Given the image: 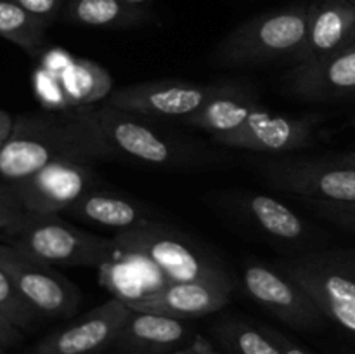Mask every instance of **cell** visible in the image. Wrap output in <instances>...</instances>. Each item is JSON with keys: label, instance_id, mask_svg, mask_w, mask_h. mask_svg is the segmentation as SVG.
<instances>
[{"label": "cell", "instance_id": "6da1fadb", "mask_svg": "<svg viewBox=\"0 0 355 354\" xmlns=\"http://www.w3.org/2000/svg\"><path fill=\"white\" fill-rule=\"evenodd\" d=\"M62 156L107 160L103 144L78 108L23 115L0 149V179L14 186Z\"/></svg>", "mask_w": 355, "mask_h": 354}, {"label": "cell", "instance_id": "7a4b0ae2", "mask_svg": "<svg viewBox=\"0 0 355 354\" xmlns=\"http://www.w3.org/2000/svg\"><path fill=\"white\" fill-rule=\"evenodd\" d=\"M78 111L101 141L107 160L159 169H182L205 160L196 146L166 130L155 118L104 103L78 108Z\"/></svg>", "mask_w": 355, "mask_h": 354}, {"label": "cell", "instance_id": "3957f363", "mask_svg": "<svg viewBox=\"0 0 355 354\" xmlns=\"http://www.w3.org/2000/svg\"><path fill=\"white\" fill-rule=\"evenodd\" d=\"M307 44V6L259 14L225 35L214 52L220 68H255L270 62H300Z\"/></svg>", "mask_w": 355, "mask_h": 354}, {"label": "cell", "instance_id": "277c9868", "mask_svg": "<svg viewBox=\"0 0 355 354\" xmlns=\"http://www.w3.org/2000/svg\"><path fill=\"white\" fill-rule=\"evenodd\" d=\"M113 239L118 252L144 260L162 274L163 281H214L234 287L231 274L215 253L163 222L149 221L116 233Z\"/></svg>", "mask_w": 355, "mask_h": 354}, {"label": "cell", "instance_id": "5b68a950", "mask_svg": "<svg viewBox=\"0 0 355 354\" xmlns=\"http://www.w3.org/2000/svg\"><path fill=\"white\" fill-rule=\"evenodd\" d=\"M3 243L51 266L101 267L118 253L113 238L94 235L64 221L61 214H28Z\"/></svg>", "mask_w": 355, "mask_h": 354}, {"label": "cell", "instance_id": "8992f818", "mask_svg": "<svg viewBox=\"0 0 355 354\" xmlns=\"http://www.w3.org/2000/svg\"><path fill=\"white\" fill-rule=\"evenodd\" d=\"M277 266L314 298L326 318L355 335V248L319 246Z\"/></svg>", "mask_w": 355, "mask_h": 354}, {"label": "cell", "instance_id": "52a82bcc", "mask_svg": "<svg viewBox=\"0 0 355 354\" xmlns=\"http://www.w3.org/2000/svg\"><path fill=\"white\" fill-rule=\"evenodd\" d=\"M236 82L200 83L180 78L151 80L113 90L104 104L155 120L184 121Z\"/></svg>", "mask_w": 355, "mask_h": 354}, {"label": "cell", "instance_id": "ba28073f", "mask_svg": "<svg viewBox=\"0 0 355 354\" xmlns=\"http://www.w3.org/2000/svg\"><path fill=\"white\" fill-rule=\"evenodd\" d=\"M241 281L252 301L291 328L315 332L328 321L314 298L277 264L272 266L260 260H246Z\"/></svg>", "mask_w": 355, "mask_h": 354}, {"label": "cell", "instance_id": "9c48e42d", "mask_svg": "<svg viewBox=\"0 0 355 354\" xmlns=\"http://www.w3.org/2000/svg\"><path fill=\"white\" fill-rule=\"evenodd\" d=\"M259 169L277 189L311 200L355 203V167L342 158H269Z\"/></svg>", "mask_w": 355, "mask_h": 354}, {"label": "cell", "instance_id": "30bf717a", "mask_svg": "<svg viewBox=\"0 0 355 354\" xmlns=\"http://www.w3.org/2000/svg\"><path fill=\"white\" fill-rule=\"evenodd\" d=\"M0 267L9 274L19 294L38 316L51 319L71 318L78 311L82 292L71 280L62 276L55 266L0 242Z\"/></svg>", "mask_w": 355, "mask_h": 354}, {"label": "cell", "instance_id": "8fae6325", "mask_svg": "<svg viewBox=\"0 0 355 354\" xmlns=\"http://www.w3.org/2000/svg\"><path fill=\"white\" fill-rule=\"evenodd\" d=\"M94 160L62 156L19 184H14L21 205L28 214H62L87 191L99 184Z\"/></svg>", "mask_w": 355, "mask_h": 354}, {"label": "cell", "instance_id": "7c38bea8", "mask_svg": "<svg viewBox=\"0 0 355 354\" xmlns=\"http://www.w3.org/2000/svg\"><path fill=\"white\" fill-rule=\"evenodd\" d=\"M319 124L318 115H272L263 108L238 130L214 135V141L231 149L283 155L309 148L318 137Z\"/></svg>", "mask_w": 355, "mask_h": 354}, {"label": "cell", "instance_id": "4fadbf2b", "mask_svg": "<svg viewBox=\"0 0 355 354\" xmlns=\"http://www.w3.org/2000/svg\"><path fill=\"white\" fill-rule=\"evenodd\" d=\"M132 314L123 298L113 297L82 318L49 333L33 354H99L113 347L118 333Z\"/></svg>", "mask_w": 355, "mask_h": 354}, {"label": "cell", "instance_id": "5bb4252c", "mask_svg": "<svg viewBox=\"0 0 355 354\" xmlns=\"http://www.w3.org/2000/svg\"><path fill=\"white\" fill-rule=\"evenodd\" d=\"M231 285L214 281H163L149 294L127 302L134 311L194 319L220 311L231 301Z\"/></svg>", "mask_w": 355, "mask_h": 354}, {"label": "cell", "instance_id": "9a60e30c", "mask_svg": "<svg viewBox=\"0 0 355 354\" xmlns=\"http://www.w3.org/2000/svg\"><path fill=\"white\" fill-rule=\"evenodd\" d=\"M286 85L291 96L311 103L355 99V44L319 61L298 62Z\"/></svg>", "mask_w": 355, "mask_h": 354}, {"label": "cell", "instance_id": "2e32d148", "mask_svg": "<svg viewBox=\"0 0 355 354\" xmlns=\"http://www.w3.org/2000/svg\"><path fill=\"white\" fill-rule=\"evenodd\" d=\"M239 214L252 222L262 235L281 245L295 248H309L307 245L318 242L319 233L304 221L291 207L277 198L262 193H243L236 198ZM305 250V252H307Z\"/></svg>", "mask_w": 355, "mask_h": 354}, {"label": "cell", "instance_id": "e0dca14e", "mask_svg": "<svg viewBox=\"0 0 355 354\" xmlns=\"http://www.w3.org/2000/svg\"><path fill=\"white\" fill-rule=\"evenodd\" d=\"M355 44V3L315 0L307 6V44L304 61H319Z\"/></svg>", "mask_w": 355, "mask_h": 354}, {"label": "cell", "instance_id": "ac0fdd59", "mask_svg": "<svg viewBox=\"0 0 355 354\" xmlns=\"http://www.w3.org/2000/svg\"><path fill=\"white\" fill-rule=\"evenodd\" d=\"M189 335L186 319L132 309L113 349L120 354H172L186 346Z\"/></svg>", "mask_w": 355, "mask_h": 354}, {"label": "cell", "instance_id": "d6986e66", "mask_svg": "<svg viewBox=\"0 0 355 354\" xmlns=\"http://www.w3.org/2000/svg\"><path fill=\"white\" fill-rule=\"evenodd\" d=\"M62 214L85 224L113 229L114 233L127 231L149 221H156L151 208L146 207L144 203L132 200L125 194L104 191L101 187L87 191Z\"/></svg>", "mask_w": 355, "mask_h": 354}, {"label": "cell", "instance_id": "ffe728a7", "mask_svg": "<svg viewBox=\"0 0 355 354\" xmlns=\"http://www.w3.org/2000/svg\"><path fill=\"white\" fill-rule=\"evenodd\" d=\"M262 110L263 106L259 103V97L253 90L241 83H234L231 89L208 101L200 111L186 118L182 124L210 132L211 135H222L238 130L253 115Z\"/></svg>", "mask_w": 355, "mask_h": 354}, {"label": "cell", "instance_id": "44dd1931", "mask_svg": "<svg viewBox=\"0 0 355 354\" xmlns=\"http://www.w3.org/2000/svg\"><path fill=\"white\" fill-rule=\"evenodd\" d=\"M62 19L78 26L127 30L148 23L151 14L127 0H68Z\"/></svg>", "mask_w": 355, "mask_h": 354}, {"label": "cell", "instance_id": "7402d4cb", "mask_svg": "<svg viewBox=\"0 0 355 354\" xmlns=\"http://www.w3.org/2000/svg\"><path fill=\"white\" fill-rule=\"evenodd\" d=\"M66 110L104 103L113 89L111 76L106 69L89 59H75L59 76Z\"/></svg>", "mask_w": 355, "mask_h": 354}, {"label": "cell", "instance_id": "603a6c76", "mask_svg": "<svg viewBox=\"0 0 355 354\" xmlns=\"http://www.w3.org/2000/svg\"><path fill=\"white\" fill-rule=\"evenodd\" d=\"M211 335L227 354H281L267 328H257L241 318H222L211 326Z\"/></svg>", "mask_w": 355, "mask_h": 354}, {"label": "cell", "instance_id": "cb8c5ba5", "mask_svg": "<svg viewBox=\"0 0 355 354\" xmlns=\"http://www.w3.org/2000/svg\"><path fill=\"white\" fill-rule=\"evenodd\" d=\"M47 24L31 16L14 0H0V37L12 42L30 56L44 49Z\"/></svg>", "mask_w": 355, "mask_h": 354}, {"label": "cell", "instance_id": "d4e9b609", "mask_svg": "<svg viewBox=\"0 0 355 354\" xmlns=\"http://www.w3.org/2000/svg\"><path fill=\"white\" fill-rule=\"evenodd\" d=\"M0 312L19 330H28L40 316L23 298L9 274L0 267Z\"/></svg>", "mask_w": 355, "mask_h": 354}, {"label": "cell", "instance_id": "484cf974", "mask_svg": "<svg viewBox=\"0 0 355 354\" xmlns=\"http://www.w3.org/2000/svg\"><path fill=\"white\" fill-rule=\"evenodd\" d=\"M26 217L28 212L21 205L16 191L10 184L0 179V238H6L16 231Z\"/></svg>", "mask_w": 355, "mask_h": 354}, {"label": "cell", "instance_id": "4316f807", "mask_svg": "<svg viewBox=\"0 0 355 354\" xmlns=\"http://www.w3.org/2000/svg\"><path fill=\"white\" fill-rule=\"evenodd\" d=\"M305 203L319 215L331 224L347 231L355 233V203H335V201H322L305 198Z\"/></svg>", "mask_w": 355, "mask_h": 354}, {"label": "cell", "instance_id": "83f0119b", "mask_svg": "<svg viewBox=\"0 0 355 354\" xmlns=\"http://www.w3.org/2000/svg\"><path fill=\"white\" fill-rule=\"evenodd\" d=\"M14 2L19 3L31 16L38 17L47 26H51L54 21L62 17L68 0H14Z\"/></svg>", "mask_w": 355, "mask_h": 354}, {"label": "cell", "instance_id": "f1b7e54d", "mask_svg": "<svg viewBox=\"0 0 355 354\" xmlns=\"http://www.w3.org/2000/svg\"><path fill=\"white\" fill-rule=\"evenodd\" d=\"M21 340H23V330H19L16 325H12V323L0 312V347L9 349V347L17 346Z\"/></svg>", "mask_w": 355, "mask_h": 354}, {"label": "cell", "instance_id": "f546056e", "mask_svg": "<svg viewBox=\"0 0 355 354\" xmlns=\"http://www.w3.org/2000/svg\"><path fill=\"white\" fill-rule=\"evenodd\" d=\"M172 354H217V353H215V349L207 342V340H203L201 337H196V339L187 342L186 346L180 347L179 351H175V353Z\"/></svg>", "mask_w": 355, "mask_h": 354}, {"label": "cell", "instance_id": "4dcf8cb0", "mask_svg": "<svg viewBox=\"0 0 355 354\" xmlns=\"http://www.w3.org/2000/svg\"><path fill=\"white\" fill-rule=\"evenodd\" d=\"M267 332H269L270 337L276 340V344L279 346V349H281V354H309L307 351H304L302 347L295 346L293 342H290V340H288L286 337L281 335V333L274 332V330H270V328H267Z\"/></svg>", "mask_w": 355, "mask_h": 354}, {"label": "cell", "instance_id": "1f68e13d", "mask_svg": "<svg viewBox=\"0 0 355 354\" xmlns=\"http://www.w3.org/2000/svg\"><path fill=\"white\" fill-rule=\"evenodd\" d=\"M14 121H16V118H12L10 113H7L6 110L0 108V149H2V146L7 142L9 135L12 134Z\"/></svg>", "mask_w": 355, "mask_h": 354}, {"label": "cell", "instance_id": "d6a6232c", "mask_svg": "<svg viewBox=\"0 0 355 354\" xmlns=\"http://www.w3.org/2000/svg\"><path fill=\"white\" fill-rule=\"evenodd\" d=\"M340 158H342L343 162L350 163V165L355 167V149H352V151H349V153H345V155L340 156Z\"/></svg>", "mask_w": 355, "mask_h": 354}, {"label": "cell", "instance_id": "836d02e7", "mask_svg": "<svg viewBox=\"0 0 355 354\" xmlns=\"http://www.w3.org/2000/svg\"><path fill=\"white\" fill-rule=\"evenodd\" d=\"M127 2L134 3V6H139V7H146V3H148L149 0H127Z\"/></svg>", "mask_w": 355, "mask_h": 354}, {"label": "cell", "instance_id": "e575fe53", "mask_svg": "<svg viewBox=\"0 0 355 354\" xmlns=\"http://www.w3.org/2000/svg\"><path fill=\"white\" fill-rule=\"evenodd\" d=\"M0 354H6V349H3V347H0Z\"/></svg>", "mask_w": 355, "mask_h": 354}, {"label": "cell", "instance_id": "d590c367", "mask_svg": "<svg viewBox=\"0 0 355 354\" xmlns=\"http://www.w3.org/2000/svg\"><path fill=\"white\" fill-rule=\"evenodd\" d=\"M352 127H354V128H355V117H354V118H352Z\"/></svg>", "mask_w": 355, "mask_h": 354}, {"label": "cell", "instance_id": "8d00e7d4", "mask_svg": "<svg viewBox=\"0 0 355 354\" xmlns=\"http://www.w3.org/2000/svg\"><path fill=\"white\" fill-rule=\"evenodd\" d=\"M350 2H354V3H355V0H350Z\"/></svg>", "mask_w": 355, "mask_h": 354}]
</instances>
